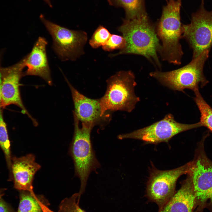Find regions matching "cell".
<instances>
[{
	"label": "cell",
	"instance_id": "obj_1",
	"mask_svg": "<svg viewBox=\"0 0 212 212\" xmlns=\"http://www.w3.org/2000/svg\"><path fill=\"white\" fill-rule=\"evenodd\" d=\"M117 30L125 39L126 44L118 53L110 54V57L123 54L140 55L156 67L161 68L158 56L161 44L157 34L156 26L147 15L131 20L124 19Z\"/></svg>",
	"mask_w": 212,
	"mask_h": 212
},
{
	"label": "cell",
	"instance_id": "obj_2",
	"mask_svg": "<svg viewBox=\"0 0 212 212\" xmlns=\"http://www.w3.org/2000/svg\"><path fill=\"white\" fill-rule=\"evenodd\" d=\"M182 0H169L163 7L156 27L161 42L160 53L162 59L175 65L181 64L183 53L180 40L183 37L180 17Z\"/></svg>",
	"mask_w": 212,
	"mask_h": 212
},
{
	"label": "cell",
	"instance_id": "obj_3",
	"mask_svg": "<svg viewBox=\"0 0 212 212\" xmlns=\"http://www.w3.org/2000/svg\"><path fill=\"white\" fill-rule=\"evenodd\" d=\"M74 131L69 148V153L74 165L75 174L80 181V195L85 191L91 172H97L100 167L92 145L90 138L92 125L82 123L80 127L79 121L73 113Z\"/></svg>",
	"mask_w": 212,
	"mask_h": 212
},
{
	"label": "cell",
	"instance_id": "obj_4",
	"mask_svg": "<svg viewBox=\"0 0 212 212\" xmlns=\"http://www.w3.org/2000/svg\"><path fill=\"white\" fill-rule=\"evenodd\" d=\"M107 87L100 102L103 114L120 110L131 112L140 101L135 92L137 84L131 71L122 70L116 73L107 80Z\"/></svg>",
	"mask_w": 212,
	"mask_h": 212
},
{
	"label": "cell",
	"instance_id": "obj_5",
	"mask_svg": "<svg viewBox=\"0 0 212 212\" xmlns=\"http://www.w3.org/2000/svg\"><path fill=\"white\" fill-rule=\"evenodd\" d=\"M209 51H203L186 65L179 69L168 72L156 70L150 75L163 85L174 90L184 92L188 89L194 92L199 90V85L203 87L208 81L203 73L205 63L209 56Z\"/></svg>",
	"mask_w": 212,
	"mask_h": 212
},
{
	"label": "cell",
	"instance_id": "obj_6",
	"mask_svg": "<svg viewBox=\"0 0 212 212\" xmlns=\"http://www.w3.org/2000/svg\"><path fill=\"white\" fill-rule=\"evenodd\" d=\"M40 18L52 37L54 52L62 61H75L84 54L83 48L88 38L85 32L61 26L46 19L42 14Z\"/></svg>",
	"mask_w": 212,
	"mask_h": 212
},
{
	"label": "cell",
	"instance_id": "obj_7",
	"mask_svg": "<svg viewBox=\"0 0 212 212\" xmlns=\"http://www.w3.org/2000/svg\"><path fill=\"white\" fill-rule=\"evenodd\" d=\"M182 37L188 43L193 52V59L212 47V10L208 11L201 4L193 13L190 23L182 24Z\"/></svg>",
	"mask_w": 212,
	"mask_h": 212
},
{
	"label": "cell",
	"instance_id": "obj_8",
	"mask_svg": "<svg viewBox=\"0 0 212 212\" xmlns=\"http://www.w3.org/2000/svg\"><path fill=\"white\" fill-rule=\"evenodd\" d=\"M201 126L200 122L191 124L179 123L175 120L172 114L169 113L163 119L150 125L129 133L119 135L117 138L120 140L138 139L156 144L167 142L180 133Z\"/></svg>",
	"mask_w": 212,
	"mask_h": 212
},
{
	"label": "cell",
	"instance_id": "obj_9",
	"mask_svg": "<svg viewBox=\"0 0 212 212\" xmlns=\"http://www.w3.org/2000/svg\"><path fill=\"white\" fill-rule=\"evenodd\" d=\"M191 162L178 168L168 170L153 169L147 183L148 197L162 207L174 195L175 185L179 177L188 173Z\"/></svg>",
	"mask_w": 212,
	"mask_h": 212
},
{
	"label": "cell",
	"instance_id": "obj_10",
	"mask_svg": "<svg viewBox=\"0 0 212 212\" xmlns=\"http://www.w3.org/2000/svg\"><path fill=\"white\" fill-rule=\"evenodd\" d=\"M25 57L11 66L4 68L1 87L0 107L3 109L11 104L19 107L23 114L27 115L34 125L37 122L27 111L23 103L20 91V81L24 76L23 70L25 67Z\"/></svg>",
	"mask_w": 212,
	"mask_h": 212
},
{
	"label": "cell",
	"instance_id": "obj_11",
	"mask_svg": "<svg viewBox=\"0 0 212 212\" xmlns=\"http://www.w3.org/2000/svg\"><path fill=\"white\" fill-rule=\"evenodd\" d=\"M70 90L74 110L73 111L82 123L90 124L94 126L108 122L111 118L109 113H102L100 99H92L80 93L65 78Z\"/></svg>",
	"mask_w": 212,
	"mask_h": 212
},
{
	"label": "cell",
	"instance_id": "obj_12",
	"mask_svg": "<svg viewBox=\"0 0 212 212\" xmlns=\"http://www.w3.org/2000/svg\"><path fill=\"white\" fill-rule=\"evenodd\" d=\"M189 174L196 199L212 201V162L203 156L191 162Z\"/></svg>",
	"mask_w": 212,
	"mask_h": 212
},
{
	"label": "cell",
	"instance_id": "obj_13",
	"mask_svg": "<svg viewBox=\"0 0 212 212\" xmlns=\"http://www.w3.org/2000/svg\"><path fill=\"white\" fill-rule=\"evenodd\" d=\"M11 173L15 188L34 193L32 185L34 175L41 168L34 155L29 154L11 159Z\"/></svg>",
	"mask_w": 212,
	"mask_h": 212
},
{
	"label": "cell",
	"instance_id": "obj_14",
	"mask_svg": "<svg viewBox=\"0 0 212 212\" xmlns=\"http://www.w3.org/2000/svg\"><path fill=\"white\" fill-rule=\"evenodd\" d=\"M48 42L43 37H39L34 44L31 52L25 57L26 70L24 76L34 75L44 80L49 85L52 80L48 61L46 47Z\"/></svg>",
	"mask_w": 212,
	"mask_h": 212
},
{
	"label": "cell",
	"instance_id": "obj_15",
	"mask_svg": "<svg viewBox=\"0 0 212 212\" xmlns=\"http://www.w3.org/2000/svg\"><path fill=\"white\" fill-rule=\"evenodd\" d=\"M196 199L190 177L179 190L162 207L159 212H193Z\"/></svg>",
	"mask_w": 212,
	"mask_h": 212
},
{
	"label": "cell",
	"instance_id": "obj_16",
	"mask_svg": "<svg viewBox=\"0 0 212 212\" xmlns=\"http://www.w3.org/2000/svg\"><path fill=\"white\" fill-rule=\"evenodd\" d=\"M108 1L111 5L123 8L126 19H133L147 15L145 7V0Z\"/></svg>",
	"mask_w": 212,
	"mask_h": 212
},
{
	"label": "cell",
	"instance_id": "obj_17",
	"mask_svg": "<svg viewBox=\"0 0 212 212\" xmlns=\"http://www.w3.org/2000/svg\"><path fill=\"white\" fill-rule=\"evenodd\" d=\"M17 212H43L41 203L43 198L38 197L34 193L21 191Z\"/></svg>",
	"mask_w": 212,
	"mask_h": 212
},
{
	"label": "cell",
	"instance_id": "obj_18",
	"mask_svg": "<svg viewBox=\"0 0 212 212\" xmlns=\"http://www.w3.org/2000/svg\"><path fill=\"white\" fill-rule=\"evenodd\" d=\"M0 146L3 151L9 171V180L12 178L11 173V159L10 144L7 131V125L3 115V109L0 107Z\"/></svg>",
	"mask_w": 212,
	"mask_h": 212
},
{
	"label": "cell",
	"instance_id": "obj_19",
	"mask_svg": "<svg viewBox=\"0 0 212 212\" xmlns=\"http://www.w3.org/2000/svg\"><path fill=\"white\" fill-rule=\"evenodd\" d=\"M194 100L200 112V122L202 126L207 127L212 132V108L206 102L199 90L194 92Z\"/></svg>",
	"mask_w": 212,
	"mask_h": 212
},
{
	"label": "cell",
	"instance_id": "obj_20",
	"mask_svg": "<svg viewBox=\"0 0 212 212\" xmlns=\"http://www.w3.org/2000/svg\"><path fill=\"white\" fill-rule=\"evenodd\" d=\"M80 196L77 193L64 199L59 204V212H86L79 206Z\"/></svg>",
	"mask_w": 212,
	"mask_h": 212
},
{
	"label": "cell",
	"instance_id": "obj_21",
	"mask_svg": "<svg viewBox=\"0 0 212 212\" xmlns=\"http://www.w3.org/2000/svg\"><path fill=\"white\" fill-rule=\"evenodd\" d=\"M111 34L105 27L100 26L95 30L90 39L89 43L93 48L103 46L107 42Z\"/></svg>",
	"mask_w": 212,
	"mask_h": 212
},
{
	"label": "cell",
	"instance_id": "obj_22",
	"mask_svg": "<svg viewBox=\"0 0 212 212\" xmlns=\"http://www.w3.org/2000/svg\"><path fill=\"white\" fill-rule=\"evenodd\" d=\"M126 42L123 37L116 34H111L106 43L103 46V49L105 51H110L114 50L124 49Z\"/></svg>",
	"mask_w": 212,
	"mask_h": 212
},
{
	"label": "cell",
	"instance_id": "obj_23",
	"mask_svg": "<svg viewBox=\"0 0 212 212\" xmlns=\"http://www.w3.org/2000/svg\"><path fill=\"white\" fill-rule=\"evenodd\" d=\"M2 198L0 197V212H14Z\"/></svg>",
	"mask_w": 212,
	"mask_h": 212
},
{
	"label": "cell",
	"instance_id": "obj_24",
	"mask_svg": "<svg viewBox=\"0 0 212 212\" xmlns=\"http://www.w3.org/2000/svg\"><path fill=\"white\" fill-rule=\"evenodd\" d=\"M2 54H0V105L1 103V87L2 82V75L4 68L1 66V61L2 60Z\"/></svg>",
	"mask_w": 212,
	"mask_h": 212
},
{
	"label": "cell",
	"instance_id": "obj_25",
	"mask_svg": "<svg viewBox=\"0 0 212 212\" xmlns=\"http://www.w3.org/2000/svg\"><path fill=\"white\" fill-rule=\"evenodd\" d=\"M44 203L43 201L41 203V206L43 212H54L48 208L46 203Z\"/></svg>",
	"mask_w": 212,
	"mask_h": 212
},
{
	"label": "cell",
	"instance_id": "obj_26",
	"mask_svg": "<svg viewBox=\"0 0 212 212\" xmlns=\"http://www.w3.org/2000/svg\"><path fill=\"white\" fill-rule=\"evenodd\" d=\"M5 191V188H0V197H2Z\"/></svg>",
	"mask_w": 212,
	"mask_h": 212
},
{
	"label": "cell",
	"instance_id": "obj_27",
	"mask_svg": "<svg viewBox=\"0 0 212 212\" xmlns=\"http://www.w3.org/2000/svg\"><path fill=\"white\" fill-rule=\"evenodd\" d=\"M50 7H52V4L50 0H43Z\"/></svg>",
	"mask_w": 212,
	"mask_h": 212
},
{
	"label": "cell",
	"instance_id": "obj_28",
	"mask_svg": "<svg viewBox=\"0 0 212 212\" xmlns=\"http://www.w3.org/2000/svg\"><path fill=\"white\" fill-rule=\"evenodd\" d=\"M204 0H201V4H204Z\"/></svg>",
	"mask_w": 212,
	"mask_h": 212
},
{
	"label": "cell",
	"instance_id": "obj_29",
	"mask_svg": "<svg viewBox=\"0 0 212 212\" xmlns=\"http://www.w3.org/2000/svg\"><path fill=\"white\" fill-rule=\"evenodd\" d=\"M165 0L166 1V2H167L169 0Z\"/></svg>",
	"mask_w": 212,
	"mask_h": 212
}]
</instances>
